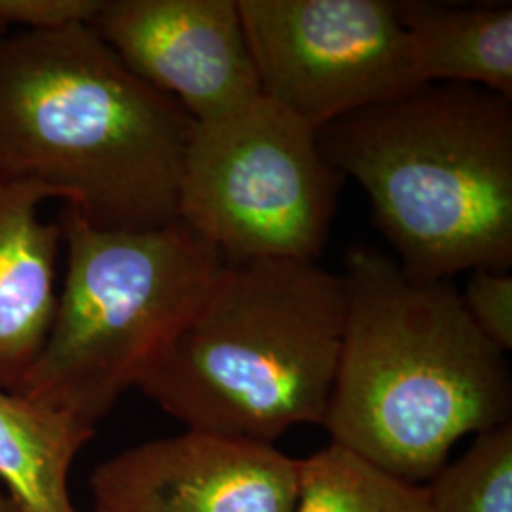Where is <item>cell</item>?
I'll use <instances>...</instances> for the list:
<instances>
[{
	"label": "cell",
	"mask_w": 512,
	"mask_h": 512,
	"mask_svg": "<svg viewBox=\"0 0 512 512\" xmlns=\"http://www.w3.org/2000/svg\"><path fill=\"white\" fill-rule=\"evenodd\" d=\"M192 128L92 25L0 38V181L35 184L93 228L177 220Z\"/></svg>",
	"instance_id": "1"
},
{
	"label": "cell",
	"mask_w": 512,
	"mask_h": 512,
	"mask_svg": "<svg viewBox=\"0 0 512 512\" xmlns=\"http://www.w3.org/2000/svg\"><path fill=\"white\" fill-rule=\"evenodd\" d=\"M346 323L323 427L334 444L414 484L452 448L511 421L505 351L452 281H416L368 245L346 255Z\"/></svg>",
	"instance_id": "2"
},
{
	"label": "cell",
	"mask_w": 512,
	"mask_h": 512,
	"mask_svg": "<svg viewBox=\"0 0 512 512\" xmlns=\"http://www.w3.org/2000/svg\"><path fill=\"white\" fill-rule=\"evenodd\" d=\"M416 281L512 266V99L425 84L317 131Z\"/></svg>",
	"instance_id": "3"
},
{
	"label": "cell",
	"mask_w": 512,
	"mask_h": 512,
	"mask_svg": "<svg viewBox=\"0 0 512 512\" xmlns=\"http://www.w3.org/2000/svg\"><path fill=\"white\" fill-rule=\"evenodd\" d=\"M344 323V279L317 262H224L137 389L186 429L275 444L323 425Z\"/></svg>",
	"instance_id": "4"
},
{
	"label": "cell",
	"mask_w": 512,
	"mask_h": 512,
	"mask_svg": "<svg viewBox=\"0 0 512 512\" xmlns=\"http://www.w3.org/2000/svg\"><path fill=\"white\" fill-rule=\"evenodd\" d=\"M59 224L65 274L21 395L95 429L194 319L224 258L179 219L101 230L63 209Z\"/></svg>",
	"instance_id": "5"
},
{
	"label": "cell",
	"mask_w": 512,
	"mask_h": 512,
	"mask_svg": "<svg viewBox=\"0 0 512 512\" xmlns=\"http://www.w3.org/2000/svg\"><path fill=\"white\" fill-rule=\"evenodd\" d=\"M342 181L317 131L260 95L230 116L194 122L177 219L224 262H317Z\"/></svg>",
	"instance_id": "6"
},
{
	"label": "cell",
	"mask_w": 512,
	"mask_h": 512,
	"mask_svg": "<svg viewBox=\"0 0 512 512\" xmlns=\"http://www.w3.org/2000/svg\"><path fill=\"white\" fill-rule=\"evenodd\" d=\"M260 92L311 129L414 92L410 42L389 0H238Z\"/></svg>",
	"instance_id": "7"
},
{
	"label": "cell",
	"mask_w": 512,
	"mask_h": 512,
	"mask_svg": "<svg viewBox=\"0 0 512 512\" xmlns=\"http://www.w3.org/2000/svg\"><path fill=\"white\" fill-rule=\"evenodd\" d=\"M92 27L194 122L230 116L262 95L238 0H103Z\"/></svg>",
	"instance_id": "8"
},
{
	"label": "cell",
	"mask_w": 512,
	"mask_h": 512,
	"mask_svg": "<svg viewBox=\"0 0 512 512\" xmlns=\"http://www.w3.org/2000/svg\"><path fill=\"white\" fill-rule=\"evenodd\" d=\"M300 459L205 431L148 440L90 476L95 512H294Z\"/></svg>",
	"instance_id": "9"
},
{
	"label": "cell",
	"mask_w": 512,
	"mask_h": 512,
	"mask_svg": "<svg viewBox=\"0 0 512 512\" xmlns=\"http://www.w3.org/2000/svg\"><path fill=\"white\" fill-rule=\"evenodd\" d=\"M48 196L0 181V389L21 393L48 340L57 308L59 220H44Z\"/></svg>",
	"instance_id": "10"
},
{
	"label": "cell",
	"mask_w": 512,
	"mask_h": 512,
	"mask_svg": "<svg viewBox=\"0 0 512 512\" xmlns=\"http://www.w3.org/2000/svg\"><path fill=\"white\" fill-rule=\"evenodd\" d=\"M421 84H465L512 99V6L397 2Z\"/></svg>",
	"instance_id": "11"
},
{
	"label": "cell",
	"mask_w": 512,
	"mask_h": 512,
	"mask_svg": "<svg viewBox=\"0 0 512 512\" xmlns=\"http://www.w3.org/2000/svg\"><path fill=\"white\" fill-rule=\"evenodd\" d=\"M95 429L0 389V482L27 512H78L69 476Z\"/></svg>",
	"instance_id": "12"
},
{
	"label": "cell",
	"mask_w": 512,
	"mask_h": 512,
	"mask_svg": "<svg viewBox=\"0 0 512 512\" xmlns=\"http://www.w3.org/2000/svg\"><path fill=\"white\" fill-rule=\"evenodd\" d=\"M294 512H429V501L425 484L391 475L330 442L300 459Z\"/></svg>",
	"instance_id": "13"
},
{
	"label": "cell",
	"mask_w": 512,
	"mask_h": 512,
	"mask_svg": "<svg viewBox=\"0 0 512 512\" xmlns=\"http://www.w3.org/2000/svg\"><path fill=\"white\" fill-rule=\"evenodd\" d=\"M425 488L429 512H512V421L475 435Z\"/></svg>",
	"instance_id": "14"
},
{
	"label": "cell",
	"mask_w": 512,
	"mask_h": 512,
	"mask_svg": "<svg viewBox=\"0 0 512 512\" xmlns=\"http://www.w3.org/2000/svg\"><path fill=\"white\" fill-rule=\"evenodd\" d=\"M461 300L480 332L507 353L512 348V275L475 270Z\"/></svg>",
	"instance_id": "15"
},
{
	"label": "cell",
	"mask_w": 512,
	"mask_h": 512,
	"mask_svg": "<svg viewBox=\"0 0 512 512\" xmlns=\"http://www.w3.org/2000/svg\"><path fill=\"white\" fill-rule=\"evenodd\" d=\"M103 0H0V19L23 31H59L71 25H92Z\"/></svg>",
	"instance_id": "16"
},
{
	"label": "cell",
	"mask_w": 512,
	"mask_h": 512,
	"mask_svg": "<svg viewBox=\"0 0 512 512\" xmlns=\"http://www.w3.org/2000/svg\"><path fill=\"white\" fill-rule=\"evenodd\" d=\"M0 512H27L12 495L0 490Z\"/></svg>",
	"instance_id": "17"
},
{
	"label": "cell",
	"mask_w": 512,
	"mask_h": 512,
	"mask_svg": "<svg viewBox=\"0 0 512 512\" xmlns=\"http://www.w3.org/2000/svg\"><path fill=\"white\" fill-rule=\"evenodd\" d=\"M4 35H8V27H6L4 21L0 19V38L4 37Z\"/></svg>",
	"instance_id": "18"
}]
</instances>
